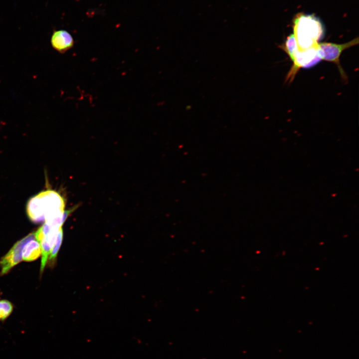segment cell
I'll return each instance as SVG.
<instances>
[{"label": "cell", "mask_w": 359, "mask_h": 359, "mask_svg": "<svg viewBox=\"0 0 359 359\" xmlns=\"http://www.w3.org/2000/svg\"><path fill=\"white\" fill-rule=\"evenodd\" d=\"M358 44L359 37H357L348 42L342 44L329 42L318 43V50L321 60L335 64L343 79L347 80V76L341 65L340 57L344 50Z\"/></svg>", "instance_id": "3957f363"}, {"label": "cell", "mask_w": 359, "mask_h": 359, "mask_svg": "<svg viewBox=\"0 0 359 359\" xmlns=\"http://www.w3.org/2000/svg\"><path fill=\"white\" fill-rule=\"evenodd\" d=\"M320 60L321 59L318 50V44L305 50H299L292 60L293 65L288 74L287 79L292 80L300 68H309L318 63Z\"/></svg>", "instance_id": "5b68a950"}, {"label": "cell", "mask_w": 359, "mask_h": 359, "mask_svg": "<svg viewBox=\"0 0 359 359\" xmlns=\"http://www.w3.org/2000/svg\"><path fill=\"white\" fill-rule=\"evenodd\" d=\"M279 47L286 53L292 61L296 53L299 50L294 33L288 35L284 42Z\"/></svg>", "instance_id": "ba28073f"}, {"label": "cell", "mask_w": 359, "mask_h": 359, "mask_svg": "<svg viewBox=\"0 0 359 359\" xmlns=\"http://www.w3.org/2000/svg\"><path fill=\"white\" fill-rule=\"evenodd\" d=\"M63 234V230H62V228H61L58 232L57 237L56 238V240L51 249V252H50V254L49 255V259L51 262H52L53 261H54L56 259L57 253L58 252V251L60 249V247L61 246V243L62 242Z\"/></svg>", "instance_id": "8fae6325"}, {"label": "cell", "mask_w": 359, "mask_h": 359, "mask_svg": "<svg viewBox=\"0 0 359 359\" xmlns=\"http://www.w3.org/2000/svg\"><path fill=\"white\" fill-rule=\"evenodd\" d=\"M52 46L57 51L63 53L74 46V39L71 34L63 29L55 30L51 37Z\"/></svg>", "instance_id": "8992f818"}, {"label": "cell", "mask_w": 359, "mask_h": 359, "mask_svg": "<svg viewBox=\"0 0 359 359\" xmlns=\"http://www.w3.org/2000/svg\"><path fill=\"white\" fill-rule=\"evenodd\" d=\"M293 30L299 50L316 46L323 33V27L316 17L303 14L294 19Z\"/></svg>", "instance_id": "7a4b0ae2"}, {"label": "cell", "mask_w": 359, "mask_h": 359, "mask_svg": "<svg viewBox=\"0 0 359 359\" xmlns=\"http://www.w3.org/2000/svg\"><path fill=\"white\" fill-rule=\"evenodd\" d=\"M39 243L40 245L41 251V261L40 271L41 274H42L47 263L48 257L50 255L53 245L45 236L42 237V238L39 241Z\"/></svg>", "instance_id": "9c48e42d"}, {"label": "cell", "mask_w": 359, "mask_h": 359, "mask_svg": "<svg viewBox=\"0 0 359 359\" xmlns=\"http://www.w3.org/2000/svg\"><path fill=\"white\" fill-rule=\"evenodd\" d=\"M64 198L58 192L46 190L39 192L28 201L26 211L29 219L35 223L44 222L50 226L61 227L70 211H65Z\"/></svg>", "instance_id": "6da1fadb"}, {"label": "cell", "mask_w": 359, "mask_h": 359, "mask_svg": "<svg viewBox=\"0 0 359 359\" xmlns=\"http://www.w3.org/2000/svg\"><path fill=\"white\" fill-rule=\"evenodd\" d=\"M41 254L40 243L34 238L25 244L22 250V260L28 262L32 261L38 258Z\"/></svg>", "instance_id": "52a82bcc"}, {"label": "cell", "mask_w": 359, "mask_h": 359, "mask_svg": "<svg viewBox=\"0 0 359 359\" xmlns=\"http://www.w3.org/2000/svg\"><path fill=\"white\" fill-rule=\"evenodd\" d=\"M35 238L32 232L16 242L8 252L0 260V275L7 273L14 266L22 260V250L25 244L30 240Z\"/></svg>", "instance_id": "277c9868"}, {"label": "cell", "mask_w": 359, "mask_h": 359, "mask_svg": "<svg viewBox=\"0 0 359 359\" xmlns=\"http://www.w3.org/2000/svg\"><path fill=\"white\" fill-rule=\"evenodd\" d=\"M13 306L6 300H0V321H4L11 314Z\"/></svg>", "instance_id": "30bf717a"}]
</instances>
